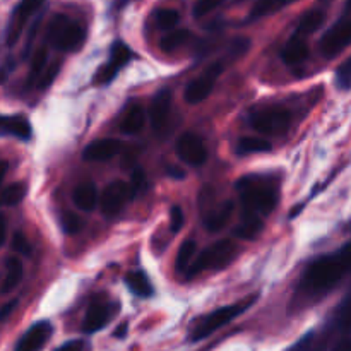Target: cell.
<instances>
[{
    "mask_svg": "<svg viewBox=\"0 0 351 351\" xmlns=\"http://www.w3.org/2000/svg\"><path fill=\"white\" fill-rule=\"evenodd\" d=\"M225 0H199L197 3L194 5V17H202L206 14L213 12L215 9H218Z\"/></svg>",
    "mask_w": 351,
    "mask_h": 351,
    "instance_id": "36",
    "label": "cell"
},
{
    "mask_svg": "<svg viewBox=\"0 0 351 351\" xmlns=\"http://www.w3.org/2000/svg\"><path fill=\"white\" fill-rule=\"evenodd\" d=\"M345 10H346V12H351V0H346Z\"/></svg>",
    "mask_w": 351,
    "mask_h": 351,
    "instance_id": "47",
    "label": "cell"
},
{
    "mask_svg": "<svg viewBox=\"0 0 351 351\" xmlns=\"http://www.w3.org/2000/svg\"><path fill=\"white\" fill-rule=\"evenodd\" d=\"M12 249L16 250V252L23 254V256H29L31 254L29 242H27V239L21 232H16L12 235Z\"/></svg>",
    "mask_w": 351,
    "mask_h": 351,
    "instance_id": "37",
    "label": "cell"
},
{
    "mask_svg": "<svg viewBox=\"0 0 351 351\" xmlns=\"http://www.w3.org/2000/svg\"><path fill=\"white\" fill-rule=\"evenodd\" d=\"M351 45V19L336 23L321 40V51L324 57H336Z\"/></svg>",
    "mask_w": 351,
    "mask_h": 351,
    "instance_id": "9",
    "label": "cell"
},
{
    "mask_svg": "<svg viewBox=\"0 0 351 351\" xmlns=\"http://www.w3.org/2000/svg\"><path fill=\"white\" fill-rule=\"evenodd\" d=\"M170 112H171V93L168 89H161L156 96L151 101V125L156 132L165 130V127L168 125V120H170Z\"/></svg>",
    "mask_w": 351,
    "mask_h": 351,
    "instance_id": "14",
    "label": "cell"
},
{
    "mask_svg": "<svg viewBox=\"0 0 351 351\" xmlns=\"http://www.w3.org/2000/svg\"><path fill=\"white\" fill-rule=\"evenodd\" d=\"M281 57H283V60L287 62L288 65H297L300 64V62H304L305 58L308 57V47L305 38L293 34L291 40L287 43V47L283 48Z\"/></svg>",
    "mask_w": 351,
    "mask_h": 351,
    "instance_id": "19",
    "label": "cell"
},
{
    "mask_svg": "<svg viewBox=\"0 0 351 351\" xmlns=\"http://www.w3.org/2000/svg\"><path fill=\"white\" fill-rule=\"evenodd\" d=\"M250 304H252V302H240V304L216 308L213 314H209L208 317H204L197 326H195L194 331L191 332V341H201V339L211 336L213 332L218 331L219 328H223V326H226L228 322H232L233 319L239 317L240 314H243V312L249 308Z\"/></svg>",
    "mask_w": 351,
    "mask_h": 351,
    "instance_id": "5",
    "label": "cell"
},
{
    "mask_svg": "<svg viewBox=\"0 0 351 351\" xmlns=\"http://www.w3.org/2000/svg\"><path fill=\"white\" fill-rule=\"evenodd\" d=\"M311 346H312V335H307L305 338L298 339V341L295 343V345L288 351H311Z\"/></svg>",
    "mask_w": 351,
    "mask_h": 351,
    "instance_id": "40",
    "label": "cell"
},
{
    "mask_svg": "<svg viewBox=\"0 0 351 351\" xmlns=\"http://www.w3.org/2000/svg\"><path fill=\"white\" fill-rule=\"evenodd\" d=\"M170 226H171V232L173 233L180 232L182 226H184V211H182V208H178V206H173V208H171Z\"/></svg>",
    "mask_w": 351,
    "mask_h": 351,
    "instance_id": "39",
    "label": "cell"
},
{
    "mask_svg": "<svg viewBox=\"0 0 351 351\" xmlns=\"http://www.w3.org/2000/svg\"><path fill=\"white\" fill-rule=\"evenodd\" d=\"M348 271H351V243L332 256L314 261L305 273L304 287L312 291H322L335 287Z\"/></svg>",
    "mask_w": 351,
    "mask_h": 351,
    "instance_id": "1",
    "label": "cell"
},
{
    "mask_svg": "<svg viewBox=\"0 0 351 351\" xmlns=\"http://www.w3.org/2000/svg\"><path fill=\"white\" fill-rule=\"evenodd\" d=\"M290 113L283 108H269L263 112L254 113L250 123L254 129L261 134H271V136H280L290 129Z\"/></svg>",
    "mask_w": 351,
    "mask_h": 351,
    "instance_id": "7",
    "label": "cell"
},
{
    "mask_svg": "<svg viewBox=\"0 0 351 351\" xmlns=\"http://www.w3.org/2000/svg\"><path fill=\"white\" fill-rule=\"evenodd\" d=\"M177 154L184 163L192 165V167H201L208 158V151H206L202 139L192 132H185L178 139Z\"/></svg>",
    "mask_w": 351,
    "mask_h": 351,
    "instance_id": "12",
    "label": "cell"
},
{
    "mask_svg": "<svg viewBox=\"0 0 351 351\" xmlns=\"http://www.w3.org/2000/svg\"><path fill=\"white\" fill-rule=\"evenodd\" d=\"M60 226L65 233H77L81 230V219L72 213H62Z\"/></svg>",
    "mask_w": 351,
    "mask_h": 351,
    "instance_id": "35",
    "label": "cell"
},
{
    "mask_svg": "<svg viewBox=\"0 0 351 351\" xmlns=\"http://www.w3.org/2000/svg\"><path fill=\"white\" fill-rule=\"evenodd\" d=\"M237 189H239L240 199L247 211L266 216L276 208V191L267 182L259 180L256 177H243L242 180L237 182Z\"/></svg>",
    "mask_w": 351,
    "mask_h": 351,
    "instance_id": "2",
    "label": "cell"
},
{
    "mask_svg": "<svg viewBox=\"0 0 351 351\" xmlns=\"http://www.w3.org/2000/svg\"><path fill=\"white\" fill-rule=\"evenodd\" d=\"M324 19H326V16L322 10H308L307 14H304V17L300 19V23H298V27H297V31H295V34L305 38V36H308V34L315 33V31L322 26Z\"/></svg>",
    "mask_w": 351,
    "mask_h": 351,
    "instance_id": "25",
    "label": "cell"
},
{
    "mask_svg": "<svg viewBox=\"0 0 351 351\" xmlns=\"http://www.w3.org/2000/svg\"><path fill=\"white\" fill-rule=\"evenodd\" d=\"M130 187H132L134 197H136V194H139V192L144 191V187H146V175H144L143 168H136V170L132 171V182H130Z\"/></svg>",
    "mask_w": 351,
    "mask_h": 351,
    "instance_id": "38",
    "label": "cell"
},
{
    "mask_svg": "<svg viewBox=\"0 0 351 351\" xmlns=\"http://www.w3.org/2000/svg\"><path fill=\"white\" fill-rule=\"evenodd\" d=\"M233 209H235V204L232 201H225L223 204H219L218 208L213 209L208 215V218L204 219V225L209 232H219V230L225 228L228 225L230 218L233 215Z\"/></svg>",
    "mask_w": 351,
    "mask_h": 351,
    "instance_id": "18",
    "label": "cell"
},
{
    "mask_svg": "<svg viewBox=\"0 0 351 351\" xmlns=\"http://www.w3.org/2000/svg\"><path fill=\"white\" fill-rule=\"evenodd\" d=\"M41 3H43V0H21L17 3V7L12 12V17H10L9 27H7V45L9 47H12L19 40L27 19L40 9Z\"/></svg>",
    "mask_w": 351,
    "mask_h": 351,
    "instance_id": "11",
    "label": "cell"
},
{
    "mask_svg": "<svg viewBox=\"0 0 351 351\" xmlns=\"http://www.w3.org/2000/svg\"><path fill=\"white\" fill-rule=\"evenodd\" d=\"M167 171L171 178H184V175H185L184 170H180V168H175V167H168Z\"/></svg>",
    "mask_w": 351,
    "mask_h": 351,
    "instance_id": "44",
    "label": "cell"
},
{
    "mask_svg": "<svg viewBox=\"0 0 351 351\" xmlns=\"http://www.w3.org/2000/svg\"><path fill=\"white\" fill-rule=\"evenodd\" d=\"M156 24L161 29H171L173 26H177L178 21H180V14L175 9H161L156 12Z\"/></svg>",
    "mask_w": 351,
    "mask_h": 351,
    "instance_id": "33",
    "label": "cell"
},
{
    "mask_svg": "<svg viewBox=\"0 0 351 351\" xmlns=\"http://www.w3.org/2000/svg\"><path fill=\"white\" fill-rule=\"evenodd\" d=\"M263 219L256 213L247 211V215L242 216V221L235 228V237L242 240H254L263 230Z\"/></svg>",
    "mask_w": 351,
    "mask_h": 351,
    "instance_id": "22",
    "label": "cell"
},
{
    "mask_svg": "<svg viewBox=\"0 0 351 351\" xmlns=\"http://www.w3.org/2000/svg\"><path fill=\"white\" fill-rule=\"evenodd\" d=\"M273 149L269 141L261 139V137H242L237 144V153L239 154H257L269 153Z\"/></svg>",
    "mask_w": 351,
    "mask_h": 351,
    "instance_id": "26",
    "label": "cell"
},
{
    "mask_svg": "<svg viewBox=\"0 0 351 351\" xmlns=\"http://www.w3.org/2000/svg\"><path fill=\"white\" fill-rule=\"evenodd\" d=\"M122 143L119 139H98L88 144L82 153L84 161H108L120 153Z\"/></svg>",
    "mask_w": 351,
    "mask_h": 351,
    "instance_id": "15",
    "label": "cell"
},
{
    "mask_svg": "<svg viewBox=\"0 0 351 351\" xmlns=\"http://www.w3.org/2000/svg\"><path fill=\"white\" fill-rule=\"evenodd\" d=\"M194 254H195V242L194 240H185V242L180 245V249H178V254H177V264H175V267H177L178 273H184V271L187 269L189 264L192 263Z\"/></svg>",
    "mask_w": 351,
    "mask_h": 351,
    "instance_id": "30",
    "label": "cell"
},
{
    "mask_svg": "<svg viewBox=\"0 0 351 351\" xmlns=\"http://www.w3.org/2000/svg\"><path fill=\"white\" fill-rule=\"evenodd\" d=\"M110 307L101 302H95V304L89 307L88 314H86L84 321H82V331L93 335L96 331H101L106 326V322L110 321Z\"/></svg>",
    "mask_w": 351,
    "mask_h": 351,
    "instance_id": "16",
    "label": "cell"
},
{
    "mask_svg": "<svg viewBox=\"0 0 351 351\" xmlns=\"http://www.w3.org/2000/svg\"><path fill=\"white\" fill-rule=\"evenodd\" d=\"M291 2H295V0H259L250 12V19H259L267 14L276 12V10L283 9L285 5H290Z\"/></svg>",
    "mask_w": 351,
    "mask_h": 351,
    "instance_id": "27",
    "label": "cell"
},
{
    "mask_svg": "<svg viewBox=\"0 0 351 351\" xmlns=\"http://www.w3.org/2000/svg\"><path fill=\"white\" fill-rule=\"evenodd\" d=\"M130 57H132L130 48L125 43H122V41H115L112 47V51H110V60L95 75L96 84H108V82H112V79L130 60Z\"/></svg>",
    "mask_w": 351,
    "mask_h": 351,
    "instance_id": "10",
    "label": "cell"
},
{
    "mask_svg": "<svg viewBox=\"0 0 351 351\" xmlns=\"http://www.w3.org/2000/svg\"><path fill=\"white\" fill-rule=\"evenodd\" d=\"M223 71H225V60H216L215 64L209 65L195 81H192L187 86V89H185V101L191 103V105H199V103L204 101L211 95L216 79H218V75Z\"/></svg>",
    "mask_w": 351,
    "mask_h": 351,
    "instance_id": "6",
    "label": "cell"
},
{
    "mask_svg": "<svg viewBox=\"0 0 351 351\" xmlns=\"http://www.w3.org/2000/svg\"><path fill=\"white\" fill-rule=\"evenodd\" d=\"M26 184L24 182H14L7 185L2 192V204L3 206H17L24 197H26Z\"/></svg>",
    "mask_w": 351,
    "mask_h": 351,
    "instance_id": "28",
    "label": "cell"
},
{
    "mask_svg": "<svg viewBox=\"0 0 351 351\" xmlns=\"http://www.w3.org/2000/svg\"><path fill=\"white\" fill-rule=\"evenodd\" d=\"M74 204L82 211H93L96 208V201H98V189L93 182H84V184L77 185L74 189Z\"/></svg>",
    "mask_w": 351,
    "mask_h": 351,
    "instance_id": "20",
    "label": "cell"
},
{
    "mask_svg": "<svg viewBox=\"0 0 351 351\" xmlns=\"http://www.w3.org/2000/svg\"><path fill=\"white\" fill-rule=\"evenodd\" d=\"M335 351H351V336L341 339V341L335 346Z\"/></svg>",
    "mask_w": 351,
    "mask_h": 351,
    "instance_id": "42",
    "label": "cell"
},
{
    "mask_svg": "<svg viewBox=\"0 0 351 351\" xmlns=\"http://www.w3.org/2000/svg\"><path fill=\"white\" fill-rule=\"evenodd\" d=\"M125 285L134 295L141 298H147L153 295V287H151L149 278L143 271H130L125 276Z\"/></svg>",
    "mask_w": 351,
    "mask_h": 351,
    "instance_id": "24",
    "label": "cell"
},
{
    "mask_svg": "<svg viewBox=\"0 0 351 351\" xmlns=\"http://www.w3.org/2000/svg\"><path fill=\"white\" fill-rule=\"evenodd\" d=\"M45 64H47V50L41 48L40 51H36L33 62H31V71L29 75H27V86L36 84L38 79H41V74L45 71Z\"/></svg>",
    "mask_w": 351,
    "mask_h": 351,
    "instance_id": "31",
    "label": "cell"
},
{
    "mask_svg": "<svg viewBox=\"0 0 351 351\" xmlns=\"http://www.w3.org/2000/svg\"><path fill=\"white\" fill-rule=\"evenodd\" d=\"M48 40L60 51H75L84 43V29L65 16H55L48 29Z\"/></svg>",
    "mask_w": 351,
    "mask_h": 351,
    "instance_id": "3",
    "label": "cell"
},
{
    "mask_svg": "<svg viewBox=\"0 0 351 351\" xmlns=\"http://www.w3.org/2000/svg\"><path fill=\"white\" fill-rule=\"evenodd\" d=\"M127 335V324H120L119 329L115 331V336L117 338H122V336Z\"/></svg>",
    "mask_w": 351,
    "mask_h": 351,
    "instance_id": "46",
    "label": "cell"
},
{
    "mask_svg": "<svg viewBox=\"0 0 351 351\" xmlns=\"http://www.w3.org/2000/svg\"><path fill=\"white\" fill-rule=\"evenodd\" d=\"M24 274V266L21 263V259L17 257H7L5 261V278H3L2 283V293H7V291L14 290L17 285L21 283Z\"/></svg>",
    "mask_w": 351,
    "mask_h": 351,
    "instance_id": "23",
    "label": "cell"
},
{
    "mask_svg": "<svg viewBox=\"0 0 351 351\" xmlns=\"http://www.w3.org/2000/svg\"><path fill=\"white\" fill-rule=\"evenodd\" d=\"M7 235V219L5 216H0V243L5 242Z\"/></svg>",
    "mask_w": 351,
    "mask_h": 351,
    "instance_id": "43",
    "label": "cell"
},
{
    "mask_svg": "<svg viewBox=\"0 0 351 351\" xmlns=\"http://www.w3.org/2000/svg\"><path fill=\"white\" fill-rule=\"evenodd\" d=\"M51 332H53V328H51L50 322H36V324L31 326V328L21 336V339L16 345V351H40L45 345H47Z\"/></svg>",
    "mask_w": 351,
    "mask_h": 351,
    "instance_id": "13",
    "label": "cell"
},
{
    "mask_svg": "<svg viewBox=\"0 0 351 351\" xmlns=\"http://www.w3.org/2000/svg\"><path fill=\"white\" fill-rule=\"evenodd\" d=\"M191 40V31L187 29H178L173 33L167 34V36L161 40V50L163 51H175L177 48L184 47L187 41Z\"/></svg>",
    "mask_w": 351,
    "mask_h": 351,
    "instance_id": "29",
    "label": "cell"
},
{
    "mask_svg": "<svg viewBox=\"0 0 351 351\" xmlns=\"http://www.w3.org/2000/svg\"><path fill=\"white\" fill-rule=\"evenodd\" d=\"M336 326H338L339 331H343V335L351 336V297L346 298L341 304V307L338 308Z\"/></svg>",
    "mask_w": 351,
    "mask_h": 351,
    "instance_id": "32",
    "label": "cell"
},
{
    "mask_svg": "<svg viewBox=\"0 0 351 351\" xmlns=\"http://www.w3.org/2000/svg\"><path fill=\"white\" fill-rule=\"evenodd\" d=\"M2 132L17 137L21 141H29L33 130H31V123L26 117L10 115L2 119Z\"/></svg>",
    "mask_w": 351,
    "mask_h": 351,
    "instance_id": "17",
    "label": "cell"
},
{
    "mask_svg": "<svg viewBox=\"0 0 351 351\" xmlns=\"http://www.w3.org/2000/svg\"><path fill=\"white\" fill-rule=\"evenodd\" d=\"M144 122H146V113H144V108L141 105H132L125 112L122 120V125H120V130L127 136H134L139 130H143Z\"/></svg>",
    "mask_w": 351,
    "mask_h": 351,
    "instance_id": "21",
    "label": "cell"
},
{
    "mask_svg": "<svg viewBox=\"0 0 351 351\" xmlns=\"http://www.w3.org/2000/svg\"><path fill=\"white\" fill-rule=\"evenodd\" d=\"M237 252H239V249H237V245L232 240H221V242L213 243L192 264L191 276H195V274L202 273V271L223 269V267H226L235 259Z\"/></svg>",
    "mask_w": 351,
    "mask_h": 351,
    "instance_id": "4",
    "label": "cell"
},
{
    "mask_svg": "<svg viewBox=\"0 0 351 351\" xmlns=\"http://www.w3.org/2000/svg\"><path fill=\"white\" fill-rule=\"evenodd\" d=\"M82 348H84V343L81 339H72V341L65 343V345H62L60 348L55 351H82Z\"/></svg>",
    "mask_w": 351,
    "mask_h": 351,
    "instance_id": "41",
    "label": "cell"
},
{
    "mask_svg": "<svg viewBox=\"0 0 351 351\" xmlns=\"http://www.w3.org/2000/svg\"><path fill=\"white\" fill-rule=\"evenodd\" d=\"M134 199L132 187L130 184L123 180H115L105 189L101 195V211L103 215L112 218V216H117L123 209V206L127 202Z\"/></svg>",
    "mask_w": 351,
    "mask_h": 351,
    "instance_id": "8",
    "label": "cell"
},
{
    "mask_svg": "<svg viewBox=\"0 0 351 351\" xmlns=\"http://www.w3.org/2000/svg\"><path fill=\"white\" fill-rule=\"evenodd\" d=\"M336 84L341 89L351 88V57L339 65L338 72H336Z\"/></svg>",
    "mask_w": 351,
    "mask_h": 351,
    "instance_id": "34",
    "label": "cell"
},
{
    "mask_svg": "<svg viewBox=\"0 0 351 351\" xmlns=\"http://www.w3.org/2000/svg\"><path fill=\"white\" fill-rule=\"evenodd\" d=\"M16 305H17V302H9V304L3 305V308H2V321H5L7 315L10 314V311H12V308H16Z\"/></svg>",
    "mask_w": 351,
    "mask_h": 351,
    "instance_id": "45",
    "label": "cell"
}]
</instances>
